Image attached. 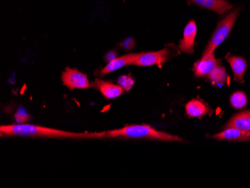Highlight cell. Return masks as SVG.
Wrapping results in <instances>:
<instances>
[{"label":"cell","mask_w":250,"mask_h":188,"mask_svg":"<svg viewBox=\"0 0 250 188\" xmlns=\"http://www.w3.org/2000/svg\"><path fill=\"white\" fill-rule=\"evenodd\" d=\"M1 137H42V138L91 139V133H74L30 124L0 126Z\"/></svg>","instance_id":"1"},{"label":"cell","mask_w":250,"mask_h":188,"mask_svg":"<svg viewBox=\"0 0 250 188\" xmlns=\"http://www.w3.org/2000/svg\"><path fill=\"white\" fill-rule=\"evenodd\" d=\"M145 139L165 142H183V139L164 131H159L147 125H133L122 128L91 133V139Z\"/></svg>","instance_id":"2"},{"label":"cell","mask_w":250,"mask_h":188,"mask_svg":"<svg viewBox=\"0 0 250 188\" xmlns=\"http://www.w3.org/2000/svg\"><path fill=\"white\" fill-rule=\"evenodd\" d=\"M238 15H239V10H233L232 12L226 15L220 21L209 40L206 50L202 54V57H206L207 55L213 53L217 47L229 37Z\"/></svg>","instance_id":"3"},{"label":"cell","mask_w":250,"mask_h":188,"mask_svg":"<svg viewBox=\"0 0 250 188\" xmlns=\"http://www.w3.org/2000/svg\"><path fill=\"white\" fill-rule=\"evenodd\" d=\"M63 85L69 88L70 90L83 89L92 87L86 74L81 72L76 68H66L62 75Z\"/></svg>","instance_id":"4"},{"label":"cell","mask_w":250,"mask_h":188,"mask_svg":"<svg viewBox=\"0 0 250 188\" xmlns=\"http://www.w3.org/2000/svg\"><path fill=\"white\" fill-rule=\"evenodd\" d=\"M171 57V53L168 48L158 51L141 53L133 63V65L147 67V66H161L167 63Z\"/></svg>","instance_id":"5"},{"label":"cell","mask_w":250,"mask_h":188,"mask_svg":"<svg viewBox=\"0 0 250 188\" xmlns=\"http://www.w3.org/2000/svg\"><path fill=\"white\" fill-rule=\"evenodd\" d=\"M219 64H220V60L215 58L213 53L207 55L206 57H202V59L196 62L193 66L195 76L208 78Z\"/></svg>","instance_id":"6"},{"label":"cell","mask_w":250,"mask_h":188,"mask_svg":"<svg viewBox=\"0 0 250 188\" xmlns=\"http://www.w3.org/2000/svg\"><path fill=\"white\" fill-rule=\"evenodd\" d=\"M197 34V26L194 21H189L184 29L183 39L180 41L181 51L191 54L194 52L195 42Z\"/></svg>","instance_id":"7"},{"label":"cell","mask_w":250,"mask_h":188,"mask_svg":"<svg viewBox=\"0 0 250 188\" xmlns=\"http://www.w3.org/2000/svg\"><path fill=\"white\" fill-rule=\"evenodd\" d=\"M140 53H130V54L125 55L122 57H118L114 60H111L104 68H102L100 71L101 76L106 75L109 73L117 71L125 66L133 64L136 61Z\"/></svg>","instance_id":"8"},{"label":"cell","mask_w":250,"mask_h":188,"mask_svg":"<svg viewBox=\"0 0 250 188\" xmlns=\"http://www.w3.org/2000/svg\"><path fill=\"white\" fill-rule=\"evenodd\" d=\"M93 86L99 91L106 99H113L123 94L124 88L120 85H116L110 81L96 79Z\"/></svg>","instance_id":"9"},{"label":"cell","mask_w":250,"mask_h":188,"mask_svg":"<svg viewBox=\"0 0 250 188\" xmlns=\"http://www.w3.org/2000/svg\"><path fill=\"white\" fill-rule=\"evenodd\" d=\"M215 140L231 142H250V132L237 128H226L213 136Z\"/></svg>","instance_id":"10"},{"label":"cell","mask_w":250,"mask_h":188,"mask_svg":"<svg viewBox=\"0 0 250 188\" xmlns=\"http://www.w3.org/2000/svg\"><path fill=\"white\" fill-rule=\"evenodd\" d=\"M226 59L232 70L234 81L244 83V76L247 68V61L242 57H237L230 53L226 55Z\"/></svg>","instance_id":"11"},{"label":"cell","mask_w":250,"mask_h":188,"mask_svg":"<svg viewBox=\"0 0 250 188\" xmlns=\"http://www.w3.org/2000/svg\"><path fill=\"white\" fill-rule=\"evenodd\" d=\"M202 8L213 11L217 14L226 13L232 8V5L226 0H190Z\"/></svg>","instance_id":"12"},{"label":"cell","mask_w":250,"mask_h":188,"mask_svg":"<svg viewBox=\"0 0 250 188\" xmlns=\"http://www.w3.org/2000/svg\"><path fill=\"white\" fill-rule=\"evenodd\" d=\"M226 128H237L250 132V110L237 113L224 126Z\"/></svg>","instance_id":"13"},{"label":"cell","mask_w":250,"mask_h":188,"mask_svg":"<svg viewBox=\"0 0 250 188\" xmlns=\"http://www.w3.org/2000/svg\"><path fill=\"white\" fill-rule=\"evenodd\" d=\"M187 115L190 118H200L208 113V107L206 104L198 99H193L185 106Z\"/></svg>","instance_id":"14"},{"label":"cell","mask_w":250,"mask_h":188,"mask_svg":"<svg viewBox=\"0 0 250 188\" xmlns=\"http://www.w3.org/2000/svg\"><path fill=\"white\" fill-rule=\"evenodd\" d=\"M208 79L211 83L212 85L218 86L224 85L227 81V74L224 67L219 64L217 68H215L214 71L209 75Z\"/></svg>","instance_id":"15"},{"label":"cell","mask_w":250,"mask_h":188,"mask_svg":"<svg viewBox=\"0 0 250 188\" xmlns=\"http://www.w3.org/2000/svg\"><path fill=\"white\" fill-rule=\"evenodd\" d=\"M230 104L234 109H241L247 106L248 104V99L244 92L237 91L234 92L230 97Z\"/></svg>","instance_id":"16"},{"label":"cell","mask_w":250,"mask_h":188,"mask_svg":"<svg viewBox=\"0 0 250 188\" xmlns=\"http://www.w3.org/2000/svg\"><path fill=\"white\" fill-rule=\"evenodd\" d=\"M119 84L124 89L129 90L133 86L134 82L131 77L129 76H122L119 79Z\"/></svg>","instance_id":"17"},{"label":"cell","mask_w":250,"mask_h":188,"mask_svg":"<svg viewBox=\"0 0 250 188\" xmlns=\"http://www.w3.org/2000/svg\"><path fill=\"white\" fill-rule=\"evenodd\" d=\"M15 119L18 124H25V123L29 120V116L23 109H20L19 111L15 114Z\"/></svg>","instance_id":"18"}]
</instances>
